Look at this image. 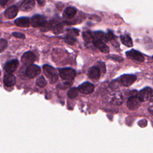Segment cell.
<instances>
[{
  "mask_svg": "<svg viewBox=\"0 0 153 153\" xmlns=\"http://www.w3.org/2000/svg\"><path fill=\"white\" fill-rule=\"evenodd\" d=\"M52 27V24L49 21H46L44 25L41 27V30L42 32H47L50 30Z\"/></svg>",
  "mask_w": 153,
  "mask_h": 153,
  "instance_id": "27",
  "label": "cell"
},
{
  "mask_svg": "<svg viewBox=\"0 0 153 153\" xmlns=\"http://www.w3.org/2000/svg\"><path fill=\"white\" fill-rule=\"evenodd\" d=\"M41 73V68L36 65H31L28 66L26 70V75L31 78L37 76Z\"/></svg>",
  "mask_w": 153,
  "mask_h": 153,
  "instance_id": "8",
  "label": "cell"
},
{
  "mask_svg": "<svg viewBox=\"0 0 153 153\" xmlns=\"http://www.w3.org/2000/svg\"><path fill=\"white\" fill-rule=\"evenodd\" d=\"M7 41L5 39H0V53L3 51L6 47H7Z\"/></svg>",
  "mask_w": 153,
  "mask_h": 153,
  "instance_id": "31",
  "label": "cell"
},
{
  "mask_svg": "<svg viewBox=\"0 0 153 153\" xmlns=\"http://www.w3.org/2000/svg\"><path fill=\"white\" fill-rule=\"evenodd\" d=\"M44 73L51 84L55 83L58 79V73L57 71L50 65H44Z\"/></svg>",
  "mask_w": 153,
  "mask_h": 153,
  "instance_id": "1",
  "label": "cell"
},
{
  "mask_svg": "<svg viewBox=\"0 0 153 153\" xmlns=\"http://www.w3.org/2000/svg\"><path fill=\"white\" fill-rule=\"evenodd\" d=\"M36 84L40 87H44L47 85V81L44 76H41L36 79Z\"/></svg>",
  "mask_w": 153,
  "mask_h": 153,
  "instance_id": "25",
  "label": "cell"
},
{
  "mask_svg": "<svg viewBox=\"0 0 153 153\" xmlns=\"http://www.w3.org/2000/svg\"><path fill=\"white\" fill-rule=\"evenodd\" d=\"M16 77L11 74H8L4 77V83L7 87L13 86L16 84Z\"/></svg>",
  "mask_w": 153,
  "mask_h": 153,
  "instance_id": "17",
  "label": "cell"
},
{
  "mask_svg": "<svg viewBox=\"0 0 153 153\" xmlns=\"http://www.w3.org/2000/svg\"><path fill=\"white\" fill-rule=\"evenodd\" d=\"M14 23L20 27H28L29 26V19L28 17H22L17 19L14 21Z\"/></svg>",
  "mask_w": 153,
  "mask_h": 153,
  "instance_id": "19",
  "label": "cell"
},
{
  "mask_svg": "<svg viewBox=\"0 0 153 153\" xmlns=\"http://www.w3.org/2000/svg\"><path fill=\"white\" fill-rule=\"evenodd\" d=\"M121 85V83H120V79L119 78H117L115 80H113L109 84V87L110 88L113 90H117L118 89L119 87H120V85Z\"/></svg>",
  "mask_w": 153,
  "mask_h": 153,
  "instance_id": "26",
  "label": "cell"
},
{
  "mask_svg": "<svg viewBox=\"0 0 153 153\" xmlns=\"http://www.w3.org/2000/svg\"><path fill=\"white\" fill-rule=\"evenodd\" d=\"M78 93V90L76 88H72L69 90V91L67 92V95L68 97L71 99L75 98L77 96Z\"/></svg>",
  "mask_w": 153,
  "mask_h": 153,
  "instance_id": "24",
  "label": "cell"
},
{
  "mask_svg": "<svg viewBox=\"0 0 153 153\" xmlns=\"http://www.w3.org/2000/svg\"><path fill=\"white\" fill-rule=\"evenodd\" d=\"M96 66L99 69L100 72L105 73L106 72V68H105V65L104 63H103L102 62H99L96 63Z\"/></svg>",
  "mask_w": 153,
  "mask_h": 153,
  "instance_id": "30",
  "label": "cell"
},
{
  "mask_svg": "<svg viewBox=\"0 0 153 153\" xmlns=\"http://www.w3.org/2000/svg\"><path fill=\"white\" fill-rule=\"evenodd\" d=\"M152 59H153V56H152Z\"/></svg>",
  "mask_w": 153,
  "mask_h": 153,
  "instance_id": "36",
  "label": "cell"
},
{
  "mask_svg": "<svg viewBox=\"0 0 153 153\" xmlns=\"http://www.w3.org/2000/svg\"><path fill=\"white\" fill-rule=\"evenodd\" d=\"M8 2V1H5V0H1V1H0V5H1V6H5V4L6 3H7Z\"/></svg>",
  "mask_w": 153,
  "mask_h": 153,
  "instance_id": "33",
  "label": "cell"
},
{
  "mask_svg": "<svg viewBox=\"0 0 153 153\" xmlns=\"http://www.w3.org/2000/svg\"><path fill=\"white\" fill-rule=\"evenodd\" d=\"M64 41H65V42L66 43H67L68 44H70V45H72V44H74L76 42V39L74 37H72V36L67 35L64 38Z\"/></svg>",
  "mask_w": 153,
  "mask_h": 153,
  "instance_id": "29",
  "label": "cell"
},
{
  "mask_svg": "<svg viewBox=\"0 0 153 153\" xmlns=\"http://www.w3.org/2000/svg\"><path fill=\"white\" fill-rule=\"evenodd\" d=\"M52 30L54 34L61 33L63 31V25L62 23H59L55 25Z\"/></svg>",
  "mask_w": 153,
  "mask_h": 153,
  "instance_id": "23",
  "label": "cell"
},
{
  "mask_svg": "<svg viewBox=\"0 0 153 153\" xmlns=\"http://www.w3.org/2000/svg\"><path fill=\"white\" fill-rule=\"evenodd\" d=\"M19 66V61L17 59H13L7 62L5 66V69L8 74L14 72Z\"/></svg>",
  "mask_w": 153,
  "mask_h": 153,
  "instance_id": "12",
  "label": "cell"
},
{
  "mask_svg": "<svg viewBox=\"0 0 153 153\" xmlns=\"http://www.w3.org/2000/svg\"><path fill=\"white\" fill-rule=\"evenodd\" d=\"M119 79L121 85L124 87H129L136 81L137 77L133 74H124L121 76Z\"/></svg>",
  "mask_w": 153,
  "mask_h": 153,
  "instance_id": "4",
  "label": "cell"
},
{
  "mask_svg": "<svg viewBox=\"0 0 153 153\" xmlns=\"http://www.w3.org/2000/svg\"><path fill=\"white\" fill-rule=\"evenodd\" d=\"M141 102L138 99L137 96L129 97L127 102V108L131 111L137 109L140 105Z\"/></svg>",
  "mask_w": 153,
  "mask_h": 153,
  "instance_id": "10",
  "label": "cell"
},
{
  "mask_svg": "<svg viewBox=\"0 0 153 153\" xmlns=\"http://www.w3.org/2000/svg\"><path fill=\"white\" fill-rule=\"evenodd\" d=\"M153 93V90L151 87H146L141 90L137 94V97L139 100L142 102H145L148 99H150Z\"/></svg>",
  "mask_w": 153,
  "mask_h": 153,
  "instance_id": "5",
  "label": "cell"
},
{
  "mask_svg": "<svg viewBox=\"0 0 153 153\" xmlns=\"http://www.w3.org/2000/svg\"><path fill=\"white\" fill-rule=\"evenodd\" d=\"M76 13V8L72 7H69L66 8L65 10H64L63 13V17L66 19H72L75 16Z\"/></svg>",
  "mask_w": 153,
  "mask_h": 153,
  "instance_id": "18",
  "label": "cell"
},
{
  "mask_svg": "<svg viewBox=\"0 0 153 153\" xmlns=\"http://www.w3.org/2000/svg\"><path fill=\"white\" fill-rule=\"evenodd\" d=\"M148 110L149 112L151 114H152V115H153V106H149V107L148 108Z\"/></svg>",
  "mask_w": 153,
  "mask_h": 153,
  "instance_id": "34",
  "label": "cell"
},
{
  "mask_svg": "<svg viewBox=\"0 0 153 153\" xmlns=\"http://www.w3.org/2000/svg\"><path fill=\"white\" fill-rule=\"evenodd\" d=\"M45 22V17L44 16L42 15H35L31 19V25L33 27H41Z\"/></svg>",
  "mask_w": 153,
  "mask_h": 153,
  "instance_id": "11",
  "label": "cell"
},
{
  "mask_svg": "<svg viewBox=\"0 0 153 153\" xmlns=\"http://www.w3.org/2000/svg\"><path fill=\"white\" fill-rule=\"evenodd\" d=\"M18 13V8L16 6L13 5L8 7L4 12V16L7 19H11L16 17Z\"/></svg>",
  "mask_w": 153,
  "mask_h": 153,
  "instance_id": "13",
  "label": "cell"
},
{
  "mask_svg": "<svg viewBox=\"0 0 153 153\" xmlns=\"http://www.w3.org/2000/svg\"><path fill=\"white\" fill-rule=\"evenodd\" d=\"M12 35L16 38H20V39H25V34L20 32H13Z\"/></svg>",
  "mask_w": 153,
  "mask_h": 153,
  "instance_id": "32",
  "label": "cell"
},
{
  "mask_svg": "<svg viewBox=\"0 0 153 153\" xmlns=\"http://www.w3.org/2000/svg\"><path fill=\"white\" fill-rule=\"evenodd\" d=\"M79 30H78L76 29H68L67 35L75 38V36H77L79 35Z\"/></svg>",
  "mask_w": 153,
  "mask_h": 153,
  "instance_id": "28",
  "label": "cell"
},
{
  "mask_svg": "<svg viewBox=\"0 0 153 153\" xmlns=\"http://www.w3.org/2000/svg\"><path fill=\"white\" fill-rule=\"evenodd\" d=\"M109 102L114 105H120L123 102V97L121 93L118 91H113L108 97Z\"/></svg>",
  "mask_w": 153,
  "mask_h": 153,
  "instance_id": "2",
  "label": "cell"
},
{
  "mask_svg": "<svg viewBox=\"0 0 153 153\" xmlns=\"http://www.w3.org/2000/svg\"><path fill=\"white\" fill-rule=\"evenodd\" d=\"M93 35L94 36V39L100 40L104 42H108V39L107 38L106 34H105L104 32L102 31H96L93 33Z\"/></svg>",
  "mask_w": 153,
  "mask_h": 153,
  "instance_id": "20",
  "label": "cell"
},
{
  "mask_svg": "<svg viewBox=\"0 0 153 153\" xmlns=\"http://www.w3.org/2000/svg\"><path fill=\"white\" fill-rule=\"evenodd\" d=\"M35 5V2L33 0H25L23 1L20 5V9L23 11H29L32 10Z\"/></svg>",
  "mask_w": 153,
  "mask_h": 153,
  "instance_id": "15",
  "label": "cell"
},
{
  "mask_svg": "<svg viewBox=\"0 0 153 153\" xmlns=\"http://www.w3.org/2000/svg\"><path fill=\"white\" fill-rule=\"evenodd\" d=\"M60 76L65 80H72L74 79L76 72L71 68H63L59 69Z\"/></svg>",
  "mask_w": 153,
  "mask_h": 153,
  "instance_id": "3",
  "label": "cell"
},
{
  "mask_svg": "<svg viewBox=\"0 0 153 153\" xmlns=\"http://www.w3.org/2000/svg\"><path fill=\"white\" fill-rule=\"evenodd\" d=\"M100 74L101 72L99 69L96 66L91 67L88 71V75L89 78L94 80L98 79L100 76Z\"/></svg>",
  "mask_w": 153,
  "mask_h": 153,
  "instance_id": "14",
  "label": "cell"
},
{
  "mask_svg": "<svg viewBox=\"0 0 153 153\" xmlns=\"http://www.w3.org/2000/svg\"><path fill=\"white\" fill-rule=\"evenodd\" d=\"M126 54L128 58L139 62H143L145 60L144 56L142 54V53L134 49L127 51L126 53Z\"/></svg>",
  "mask_w": 153,
  "mask_h": 153,
  "instance_id": "6",
  "label": "cell"
},
{
  "mask_svg": "<svg viewBox=\"0 0 153 153\" xmlns=\"http://www.w3.org/2000/svg\"><path fill=\"white\" fill-rule=\"evenodd\" d=\"M82 36H83V39H84V41L87 42H93V41L94 40V36L93 35V33L90 32L88 30L82 33Z\"/></svg>",
  "mask_w": 153,
  "mask_h": 153,
  "instance_id": "22",
  "label": "cell"
},
{
  "mask_svg": "<svg viewBox=\"0 0 153 153\" xmlns=\"http://www.w3.org/2000/svg\"><path fill=\"white\" fill-rule=\"evenodd\" d=\"M94 85L89 82H85L78 86V90L81 93L88 94L91 93L94 91Z\"/></svg>",
  "mask_w": 153,
  "mask_h": 153,
  "instance_id": "9",
  "label": "cell"
},
{
  "mask_svg": "<svg viewBox=\"0 0 153 153\" xmlns=\"http://www.w3.org/2000/svg\"><path fill=\"white\" fill-rule=\"evenodd\" d=\"M36 56L32 51H27L25 53L21 58V61L25 65H31L35 60Z\"/></svg>",
  "mask_w": 153,
  "mask_h": 153,
  "instance_id": "7",
  "label": "cell"
},
{
  "mask_svg": "<svg viewBox=\"0 0 153 153\" xmlns=\"http://www.w3.org/2000/svg\"><path fill=\"white\" fill-rule=\"evenodd\" d=\"M150 102H153V94L152 95V96H151V99H150Z\"/></svg>",
  "mask_w": 153,
  "mask_h": 153,
  "instance_id": "35",
  "label": "cell"
},
{
  "mask_svg": "<svg viewBox=\"0 0 153 153\" xmlns=\"http://www.w3.org/2000/svg\"><path fill=\"white\" fill-rule=\"evenodd\" d=\"M94 45L97 47L100 51H102L103 53H108L109 51V47L106 45L105 43H104L103 41L100 40L94 39L93 42Z\"/></svg>",
  "mask_w": 153,
  "mask_h": 153,
  "instance_id": "16",
  "label": "cell"
},
{
  "mask_svg": "<svg viewBox=\"0 0 153 153\" xmlns=\"http://www.w3.org/2000/svg\"><path fill=\"white\" fill-rule=\"evenodd\" d=\"M120 39L123 45L128 47H131L133 46V42L131 37L129 35H122L120 36Z\"/></svg>",
  "mask_w": 153,
  "mask_h": 153,
  "instance_id": "21",
  "label": "cell"
}]
</instances>
